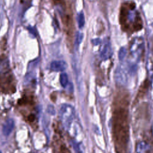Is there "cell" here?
Masks as SVG:
<instances>
[{
  "label": "cell",
  "instance_id": "8fae6325",
  "mask_svg": "<svg viewBox=\"0 0 153 153\" xmlns=\"http://www.w3.org/2000/svg\"><path fill=\"white\" fill-rule=\"evenodd\" d=\"M60 82L61 85L63 87H65V86L66 85V84L68 82V75H66V74L63 73L60 75Z\"/></svg>",
  "mask_w": 153,
  "mask_h": 153
},
{
  "label": "cell",
  "instance_id": "e0dca14e",
  "mask_svg": "<svg viewBox=\"0 0 153 153\" xmlns=\"http://www.w3.org/2000/svg\"><path fill=\"white\" fill-rule=\"evenodd\" d=\"M0 153H2V152H1V151H0Z\"/></svg>",
  "mask_w": 153,
  "mask_h": 153
},
{
  "label": "cell",
  "instance_id": "7c38bea8",
  "mask_svg": "<svg viewBox=\"0 0 153 153\" xmlns=\"http://www.w3.org/2000/svg\"><path fill=\"white\" fill-rule=\"evenodd\" d=\"M54 4L57 6H59L64 11L66 9V4L65 0H52Z\"/></svg>",
  "mask_w": 153,
  "mask_h": 153
},
{
  "label": "cell",
  "instance_id": "277c9868",
  "mask_svg": "<svg viewBox=\"0 0 153 153\" xmlns=\"http://www.w3.org/2000/svg\"><path fill=\"white\" fill-rule=\"evenodd\" d=\"M149 84V81L148 79H145L143 84L140 85L139 90L138 91V93L135 98L134 101L133 102V105H136L146 94L148 91Z\"/></svg>",
  "mask_w": 153,
  "mask_h": 153
},
{
  "label": "cell",
  "instance_id": "4fadbf2b",
  "mask_svg": "<svg viewBox=\"0 0 153 153\" xmlns=\"http://www.w3.org/2000/svg\"><path fill=\"white\" fill-rule=\"evenodd\" d=\"M125 52H126V50L124 47H122L121 49H120V56L121 57H122L123 56V55L125 54Z\"/></svg>",
  "mask_w": 153,
  "mask_h": 153
},
{
  "label": "cell",
  "instance_id": "7a4b0ae2",
  "mask_svg": "<svg viewBox=\"0 0 153 153\" xmlns=\"http://www.w3.org/2000/svg\"><path fill=\"white\" fill-rule=\"evenodd\" d=\"M62 21L66 35L67 44L69 48H72L73 47L74 38L75 37V25L71 5H68L67 8L66 7L63 14H62Z\"/></svg>",
  "mask_w": 153,
  "mask_h": 153
},
{
  "label": "cell",
  "instance_id": "52a82bcc",
  "mask_svg": "<svg viewBox=\"0 0 153 153\" xmlns=\"http://www.w3.org/2000/svg\"><path fill=\"white\" fill-rule=\"evenodd\" d=\"M14 126V121L12 119L7 120L4 123L3 126L2 131L4 134L5 136L9 135L11 133L12 130H13Z\"/></svg>",
  "mask_w": 153,
  "mask_h": 153
},
{
  "label": "cell",
  "instance_id": "9a60e30c",
  "mask_svg": "<svg viewBox=\"0 0 153 153\" xmlns=\"http://www.w3.org/2000/svg\"><path fill=\"white\" fill-rule=\"evenodd\" d=\"M100 42V40L99 39H98V38L93 40V42L94 44H96V45L98 44H99Z\"/></svg>",
  "mask_w": 153,
  "mask_h": 153
},
{
  "label": "cell",
  "instance_id": "5bb4252c",
  "mask_svg": "<svg viewBox=\"0 0 153 153\" xmlns=\"http://www.w3.org/2000/svg\"><path fill=\"white\" fill-rule=\"evenodd\" d=\"M28 29H29V30L31 32V33H32L33 35H34L35 36H36V32H35V30H34V29L33 28H32V27H30V28H28Z\"/></svg>",
  "mask_w": 153,
  "mask_h": 153
},
{
  "label": "cell",
  "instance_id": "3957f363",
  "mask_svg": "<svg viewBox=\"0 0 153 153\" xmlns=\"http://www.w3.org/2000/svg\"><path fill=\"white\" fill-rule=\"evenodd\" d=\"M144 45V41L143 39L141 37H137L135 38L132 42L131 43L130 51L131 54L133 56L135 54H139L141 53Z\"/></svg>",
  "mask_w": 153,
  "mask_h": 153
},
{
  "label": "cell",
  "instance_id": "ba28073f",
  "mask_svg": "<svg viewBox=\"0 0 153 153\" xmlns=\"http://www.w3.org/2000/svg\"><path fill=\"white\" fill-rule=\"evenodd\" d=\"M76 20L78 22V27L81 29L84 26L85 23V19H84V15L82 12H80L77 14L76 16Z\"/></svg>",
  "mask_w": 153,
  "mask_h": 153
},
{
  "label": "cell",
  "instance_id": "6da1fadb",
  "mask_svg": "<svg viewBox=\"0 0 153 153\" xmlns=\"http://www.w3.org/2000/svg\"><path fill=\"white\" fill-rule=\"evenodd\" d=\"M130 93L123 87L117 88L112 103V137L115 153H128L130 140Z\"/></svg>",
  "mask_w": 153,
  "mask_h": 153
},
{
  "label": "cell",
  "instance_id": "9c48e42d",
  "mask_svg": "<svg viewBox=\"0 0 153 153\" xmlns=\"http://www.w3.org/2000/svg\"><path fill=\"white\" fill-rule=\"evenodd\" d=\"M82 38H83V35L82 33H80L79 32H78L75 36V40H74V45L75 46V47H77L79 44L81 42L82 40Z\"/></svg>",
  "mask_w": 153,
  "mask_h": 153
},
{
  "label": "cell",
  "instance_id": "8992f818",
  "mask_svg": "<svg viewBox=\"0 0 153 153\" xmlns=\"http://www.w3.org/2000/svg\"><path fill=\"white\" fill-rule=\"evenodd\" d=\"M50 67L54 71H63L66 69L67 64L63 60H56L51 63Z\"/></svg>",
  "mask_w": 153,
  "mask_h": 153
},
{
  "label": "cell",
  "instance_id": "30bf717a",
  "mask_svg": "<svg viewBox=\"0 0 153 153\" xmlns=\"http://www.w3.org/2000/svg\"><path fill=\"white\" fill-rule=\"evenodd\" d=\"M32 0H20L21 5H22V9L24 11L27 10L31 5Z\"/></svg>",
  "mask_w": 153,
  "mask_h": 153
},
{
  "label": "cell",
  "instance_id": "2e32d148",
  "mask_svg": "<svg viewBox=\"0 0 153 153\" xmlns=\"http://www.w3.org/2000/svg\"><path fill=\"white\" fill-rule=\"evenodd\" d=\"M1 1H0V9H1Z\"/></svg>",
  "mask_w": 153,
  "mask_h": 153
},
{
  "label": "cell",
  "instance_id": "5b68a950",
  "mask_svg": "<svg viewBox=\"0 0 153 153\" xmlns=\"http://www.w3.org/2000/svg\"><path fill=\"white\" fill-rule=\"evenodd\" d=\"M111 54V45L108 38L105 39L101 49L100 54L103 58H106Z\"/></svg>",
  "mask_w": 153,
  "mask_h": 153
}]
</instances>
